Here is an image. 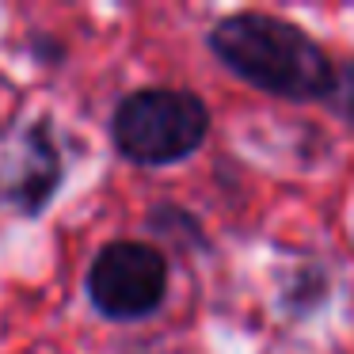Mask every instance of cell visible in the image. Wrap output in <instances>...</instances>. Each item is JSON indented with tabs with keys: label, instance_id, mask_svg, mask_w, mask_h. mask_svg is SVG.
Listing matches in <instances>:
<instances>
[{
	"label": "cell",
	"instance_id": "6da1fadb",
	"mask_svg": "<svg viewBox=\"0 0 354 354\" xmlns=\"http://www.w3.org/2000/svg\"><path fill=\"white\" fill-rule=\"evenodd\" d=\"M206 46L232 77L274 100H331L335 65L297 24L270 12H232L206 31Z\"/></svg>",
	"mask_w": 354,
	"mask_h": 354
},
{
	"label": "cell",
	"instance_id": "7a4b0ae2",
	"mask_svg": "<svg viewBox=\"0 0 354 354\" xmlns=\"http://www.w3.org/2000/svg\"><path fill=\"white\" fill-rule=\"evenodd\" d=\"M209 138V107L198 92L149 84L122 95L111 115L118 156L138 168H171L191 160Z\"/></svg>",
	"mask_w": 354,
	"mask_h": 354
},
{
	"label": "cell",
	"instance_id": "3957f363",
	"mask_svg": "<svg viewBox=\"0 0 354 354\" xmlns=\"http://www.w3.org/2000/svg\"><path fill=\"white\" fill-rule=\"evenodd\" d=\"M168 255L145 240H111L88 267V301L103 320H149L168 301Z\"/></svg>",
	"mask_w": 354,
	"mask_h": 354
},
{
	"label": "cell",
	"instance_id": "277c9868",
	"mask_svg": "<svg viewBox=\"0 0 354 354\" xmlns=\"http://www.w3.org/2000/svg\"><path fill=\"white\" fill-rule=\"evenodd\" d=\"M65 183V156L54 138V122L46 115L24 130L16 156L0 168V206L16 217H42Z\"/></svg>",
	"mask_w": 354,
	"mask_h": 354
},
{
	"label": "cell",
	"instance_id": "5b68a950",
	"mask_svg": "<svg viewBox=\"0 0 354 354\" xmlns=\"http://www.w3.org/2000/svg\"><path fill=\"white\" fill-rule=\"evenodd\" d=\"M331 297V278L316 259H308L301 270H290L282 286V308L290 316H313Z\"/></svg>",
	"mask_w": 354,
	"mask_h": 354
},
{
	"label": "cell",
	"instance_id": "8992f818",
	"mask_svg": "<svg viewBox=\"0 0 354 354\" xmlns=\"http://www.w3.org/2000/svg\"><path fill=\"white\" fill-rule=\"evenodd\" d=\"M149 225H153L156 232H171V229H176L179 248H191V240H194V248H206V232H202L198 221H194L187 209H179V206H153Z\"/></svg>",
	"mask_w": 354,
	"mask_h": 354
},
{
	"label": "cell",
	"instance_id": "52a82bcc",
	"mask_svg": "<svg viewBox=\"0 0 354 354\" xmlns=\"http://www.w3.org/2000/svg\"><path fill=\"white\" fill-rule=\"evenodd\" d=\"M331 103H335V111L346 118V122H354V57H351V62H343V69L335 73Z\"/></svg>",
	"mask_w": 354,
	"mask_h": 354
}]
</instances>
